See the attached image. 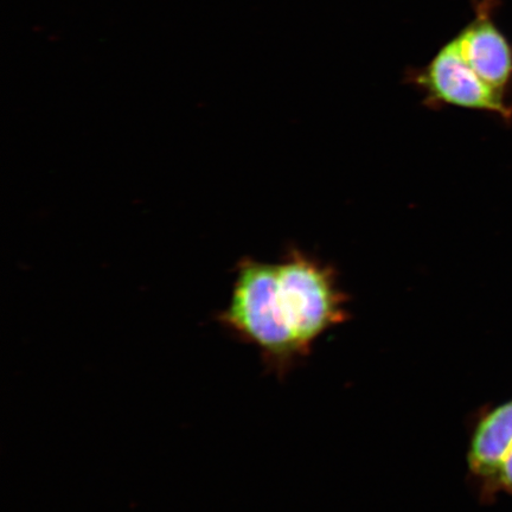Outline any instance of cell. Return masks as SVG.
I'll list each match as a JSON object with an SVG mask.
<instances>
[{
	"label": "cell",
	"instance_id": "obj_3",
	"mask_svg": "<svg viewBox=\"0 0 512 512\" xmlns=\"http://www.w3.org/2000/svg\"><path fill=\"white\" fill-rule=\"evenodd\" d=\"M413 82L426 95L427 106L451 105L496 113L504 119L511 117L503 92L488 85L467 64L456 40L446 44L426 68L413 75Z\"/></svg>",
	"mask_w": 512,
	"mask_h": 512
},
{
	"label": "cell",
	"instance_id": "obj_5",
	"mask_svg": "<svg viewBox=\"0 0 512 512\" xmlns=\"http://www.w3.org/2000/svg\"><path fill=\"white\" fill-rule=\"evenodd\" d=\"M484 5L478 17L454 38L469 66L492 88L503 92L512 74V53L507 40L490 21Z\"/></svg>",
	"mask_w": 512,
	"mask_h": 512
},
{
	"label": "cell",
	"instance_id": "obj_2",
	"mask_svg": "<svg viewBox=\"0 0 512 512\" xmlns=\"http://www.w3.org/2000/svg\"><path fill=\"white\" fill-rule=\"evenodd\" d=\"M281 305L305 357L325 332L349 319L334 268L292 249L278 265Z\"/></svg>",
	"mask_w": 512,
	"mask_h": 512
},
{
	"label": "cell",
	"instance_id": "obj_1",
	"mask_svg": "<svg viewBox=\"0 0 512 512\" xmlns=\"http://www.w3.org/2000/svg\"><path fill=\"white\" fill-rule=\"evenodd\" d=\"M222 319L228 328L256 345L278 373L284 374L305 357L281 305L278 265L243 261Z\"/></svg>",
	"mask_w": 512,
	"mask_h": 512
},
{
	"label": "cell",
	"instance_id": "obj_4",
	"mask_svg": "<svg viewBox=\"0 0 512 512\" xmlns=\"http://www.w3.org/2000/svg\"><path fill=\"white\" fill-rule=\"evenodd\" d=\"M512 447V399L479 416L470 438L466 462L483 499H490L499 466Z\"/></svg>",
	"mask_w": 512,
	"mask_h": 512
},
{
	"label": "cell",
	"instance_id": "obj_6",
	"mask_svg": "<svg viewBox=\"0 0 512 512\" xmlns=\"http://www.w3.org/2000/svg\"><path fill=\"white\" fill-rule=\"evenodd\" d=\"M499 492L512 497V447L507 456L504 457L501 466H499L490 491V499L494 498Z\"/></svg>",
	"mask_w": 512,
	"mask_h": 512
}]
</instances>
